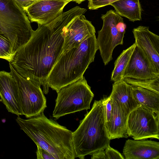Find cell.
<instances>
[{
    "instance_id": "obj_1",
    "label": "cell",
    "mask_w": 159,
    "mask_h": 159,
    "mask_svg": "<svg viewBox=\"0 0 159 159\" xmlns=\"http://www.w3.org/2000/svg\"><path fill=\"white\" fill-rule=\"evenodd\" d=\"M85 12L84 8L76 6L49 23L38 24L30 39L16 51L9 63L22 77L42 86L47 94L46 80L62 53L66 28Z\"/></svg>"
},
{
    "instance_id": "obj_2",
    "label": "cell",
    "mask_w": 159,
    "mask_h": 159,
    "mask_svg": "<svg viewBox=\"0 0 159 159\" xmlns=\"http://www.w3.org/2000/svg\"><path fill=\"white\" fill-rule=\"evenodd\" d=\"M16 121L20 129L37 146L47 151L56 159H74L72 132L51 118L43 112L28 119L18 116Z\"/></svg>"
},
{
    "instance_id": "obj_3",
    "label": "cell",
    "mask_w": 159,
    "mask_h": 159,
    "mask_svg": "<svg viewBox=\"0 0 159 159\" xmlns=\"http://www.w3.org/2000/svg\"><path fill=\"white\" fill-rule=\"evenodd\" d=\"M98 49L94 34L79 46L61 53L47 79V93L49 88L57 92L64 86L82 78L90 64L94 61Z\"/></svg>"
},
{
    "instance_id": "obj_4",
    "label": "cell",
    "mask_w": 159,
    "mask_h": 159,
    "mask_svg": "<svg viewBox=\"0 0 159 159\" xmlns=\"http://www.w3.org/2000/svg\"><path fill=\"white\" fill-rule=\"evenodd\" d=\"M72 140L75 158L80 159L105 149L110 145L102 99L94 101L90 111L72 132Z\"/></svg>"
},
{
    "instance_id": "obj_5",
    "label": "cell",
    "mask_w": 159,
    "mask_h": 159,
    "mask_svg": "<svg viewBox=\"0 0 159 159\" xmlns=\"http://www.w3.org/2000/svg\"><path fill=\"white\" fill-rule=\"evenodd\" d=\"M34 31L26 12L15 0H0V32L9 40L13 55Z\"/></svg>"
},
{
    "instance_id": "obj_6",
    "label": "cell",
    "mask_w": 159,
    "mask_h": 159,
    "mask_svg": "<svg viewBox=\"0 0 159 159\" xmlns=\"http://www.w3.org/2000/svg\"><path fill=\"white\" fill-rule=\"evenodd\" d=\"M57 93L52 113L56 120L65 115L89 109L94 96L84 76L62 87Z\"/></svg>"
},
{
    "instance_id": "obj_7",
    "label": "cell",
    "mask_w": 159,
    "mask_h": 159,
    "mask_svg": "<svg viewBox=\"0 0 159 159\" xmlns=\"http://www.w3.org/2000/svg\"><path fill=\"white\" fill-rule=\"evenodd\" d=\"M103 25L98 32L97 42L98 49L105 65L112 59V53L115 47L122 45L126 26L123 19L112 10L102 15Z\"/></svg>"
},
{
    "instance_id": "obj_8",
    "label": "cell",
    "mask_w": 159,
    "mask_h": 159,
    "mask_svg": "<svg viewBox=\"0 0 159 159\" xmlns=\"http://www.w3.org/2000/svg\"><path fill=\"white\" fill-rule=\"evenodd\" d=\"M10 72L18 90L19 104L22 115L29 118L39 115L47 107L46 99L40 86L24 78L9 63Z\"/></svg>"
},
{
    "instance_id": "obj_9",
    "label": "cell",
    "mask_w": 159,
    "mask_h": 159,
    "mask_svg": "<svg viewBox=\"0 0 159 159\" xmlns=\"http://www.w3.org/2000/svg\"><path fill=\"white\" fill-rule=\"evenodd\" d=\"M127 134L134 140L159 139V115L140 106L129 114Z\"/></svg>"
},
{
    "instance_id": "obj_10",
    "label": "cell",
    "mask_w": 159,
    "mask_h": 159,
    "mask_svg": "<svg viewBox=\"0 0 159 159\" xmlns=\"http://www.w3.org/2000/svg\"><path fill=\"white\" fill-rule=\"evenodd\" d=\"M71 0H38L24 9L30 20L38 24L49 23L60 16Z\"/></svg>"
},
{
    "instance_id": "obj_11",
    "label": "cell",
    "mask_w": 159,
    "mask_h": 159,
    "mask_svg": "<svg viewBox=\"0 0 159 159\" xmlns=\"http://www.w3.org/2000/svg\"><path fill=\"white\" fill-rule=\"evenodd\" d=\"M125 78L138 80L159 78V71L149 58L136 45L125 70L123 79Z\"/></svg>"
},
{
    "instance_id": "obj_12",
    "label": "cell",
    "mask_w": 159,
    "mask_h": 159,
    "mask_svg": "<svg viewBox=\"0 0 159 159\" xmlns=\"http://www.w3.org/2000/svg\"><path fill=\"white\" fill-rule=\"evenodd\" d=\"M95 33L94 27L83 14L77 16L66 28L62 53L79 46Z\"/></svg>"
},
{
    "instance_id": "obj_13",
    "label": "cell",
    "mask_w": 159,
    "mask_h": 159,
    "mask_svg": "<svg viewBox=\"0 0 159 159\" xmlns=\"http://www.w3.org/2000/svg\"><path fill=\"white\" fill-rule=\"evenodd\" d=\"M0 101L8 112L22 115L18 99L16 82L11 72L0 71Z\"/></svg>"
},
{
    "instance_id": "obj_14",
    "label": "cell",
    "mask_w": 159,
    "mask_h": 159,
    "mask_svg": "<svg viewBox=\"0 0 159 159\" xmlns=\"http://www.w3.org/2000/svg\"><path fill=\"white\" fill-rule=\"evenodd\" d=\"M132 32L136 45L145 53L159 71V36L145 26L134 28Z\"/></svg>"
},
{
    "instance_id": "obj_15",
    "label": "cell",
    "mask_w": 159,
    "mask_h": 159,
    "mask_svg": "<svg viewBox=\"0 0 159 159\" xmlns=\"http://www.w3.org/2000/svg\"><path fill=\"white\" fill-rule=\"evenodd\" d=\"M123 151L126 159H159V143L145 139H128Z\"/></svg>"
},
{
    "instance_id": "obj_16",
    "label": "cell",
    "mask_w": 159,
    "mask_h": 159,
    "mask_svg": "<svg viewBox=\"0 0 159 159\" xmlns=\"http://www.w3.org/2000/svg\"><path fill=\"white\" fill-rule=\"evenodd\" d=\"M112 113L111 120L107 127L110 140L127 138V122L128 115L119 103L111 98Z\"/></svg>"
},
{
    "instance_id": "obj_17",
    "label": "cell",
    "mask_w": 159,
    "mask_h": 159,
    "mask_svg": "<svg viewBox=\"0 0 159 159\" xmlns=\"http://www.w3.org/2000/svg\"><path fill=\"white\" fill-rule=\"evenodd\" d=\"M109 97L117 101L128 115L133 110L140 106L134 97L132 85L124 80L114 82Z\"/></svg>"
},
{
    "instance_id": "obj_18",
    "label": "cell",
    "mask_w": 159,
    "mask_h": 159,
    "mask_svg": "<svg viewBox=\"0 0 159 159\" xmlns=\"http://www.w3.org/2000/svg\"><path fill=\"white\" fill-rule=\"evenodd\" d=\"M132 90L134 98L140 106L159 115V93L132 85Z\"/></svg>"
},
{
    "instance_id": "obj_19",
    "label": "cell",
    "mask_w": 159,
    "mask_h": 159,
    "mask_svg": "<svg viewBox=\"0 0 159 159\" xmlns=\"http://www.w3.org/2000/svg\"><path fill=\"white\" fill-rule=\"evenodd\" d=\"M110 5L120 16L134 22L141 20L142 8L139 0H118Z\"/></svg>"
},
{
    "instance_id": "obj_20",
    "label": "cell",
    "mask_w": 159,
    "mask_h": 159,
    "mask_svg": "<svg viewBox=\"0 0 159 159\" xmlns=\"http://www.w3.org/2000/svg\"><path fill=\"white\" fill-rule=\"evenodd\" d=\"M136 45L134 43L129 47L123 50L116 60L111 75V81L116 82L123 80L125 70Z\"/></svg>"
},
{
    "instance_id": "obj_21",
    "label": "cell",
    "mask_w": 159,
    "mask_h": 159,
    "mask_svg": "<svg viewBox=\"0 0 159 159\" xmlns=\"http://www.w3.org/2000/svg\"><path fill=\"white\" fill-rule=\"evenodd\" d=\"M123 80L131 85L139 87L159 93V78L145 80H138L125 78Z\"/></svg>"
},
{
    "instance_id": "obj_22",
    "label": "cell",
    "mask_w": 159,
    "mask_h": 159,
    "mask_svg": "<svg viewBox=\"0 0 159 159\" xmlns=\"http://www.w3.org/2000/svg\"><path fill=\"white\" fill-rule=\"evenodd\" d=\"M13 55L9 40L0 32V58L6 60L10 63Z\"/></svg>"
},
{
    "instance_id": "obj_23",
    "label": "cell",
    "mask_w": 159,
    "mask_h": 159,
    "mask_svg": "<svg viewBox=\"0 0 159 159\" xmlns=\"http://www.w3.org/2000/svg\"><path fill=\"white\" fill-rule=\"evenodd\" d=\"M118 0H89L88 7L90 10H96L104 6L110 5Z\"/></svg>"
},
{
    "instance_id": "obj_24",
    "label": "cell",
    "mask_w": 159,
    "mask_h": 159,
    "mask_svg": "<svg viewBox=\"0 0 159 159\" xmlns=\"http://www.w3.org/2000/svg\"><path fill=\"white\" fill-rule=\"evenodd\" d=\"M105 106L106 127L111 120L112 113V104L111 98L109 96L102 99Z\"/></svg>"
},
{
    "instance_id": "obj_25",
    "label": "cell",
    "mask_w": 159,
    "mask_h": 159,
    "mask_svg": "<svg viewBox=\"0 0 159 159\" xmlns=\"http://www.w3.org/2000/svg\"><path fill=\"white\" fill-rule=\"evenodd\" d=\"M104 150L107 159L125 158L120 152L111 147L110 145L108 146Z\"/></svg>"
},
{
    "instance_id": "obj_26",
    "label": "cell",
    "mask_w": 159,
    "mask_h": 159,
    "mask_svg": "<svg viewBox=\"0 0 159 159\" xmlns=\"http://www.w3.org/2000/svg\"><path fill=\"white\" fill-rule=\"evenodd\" d=\"M36 152L37 158L38 159H56L51 154L46 150L37 146Z\"/></svg>"
},
{
    "instance_id": "obj_27",
    "label": "cell",
    "mask_w": 159,
    "mask_h": 159,
    "mask_svg": "<svg viewBox=\"0 0 159 159\" xmlns=\"http://www.w3.org/2000/svg\"><path fill=\"white\" fill-rule=\"evenodd\" d=\"M105 149H102L93 152L91 155V159H107Z\"/></svg>"
},
{
    "instance_id": "obj_28",
    "label": "cell",
    "mask_w": 159,
    "mask_h": 159,
    "mask_svg": "<svg viewBox=\"0 0 159 159\" xmlns=\"http://www.w3.org/2000/svg\"><path fill=\"white\" fill-rule=\"evenodd\" d=\"M23 9L29 7L38 0H15Z\"/></svg>"
},
{
    "instance_id": "obj_29",
    "label": "cell",
    "mask_w": 159,
    "mask_h": 159,
    "mask_svg": "<svg viewBox=\"0 0 159 159\" xmlns=\"http://www.w3.org/2000/svg\"><path fill=\"white\" fill-rule=\"evenodd\" d=\"M86 0H71L72 1L75 2L76 3L80 4L82 2H83Z\"/></svg>"
}]
</instances>
